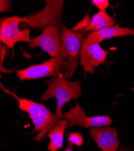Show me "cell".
I'll list each match as a JSON object with an SVG mask.
<instances>
[{
    "label": "cell",
    "mask_w": 134,
    "mask_h": 151,
    "mask_svg": "<svg viewBox=\"0 0 134 151\" xmlns=\"http://www.w3.org/2000/svg\"><path fill=\"white\" fill-rule=\"evenodd\" d=\"M1 86L5 93L11 95L18 102V108L28 113L34 125L32 133L39 132L32 140L40 142L45 135L53 129L60 119L44 105L26 98H20L15 93L7 90L2 85Z\"/></svg>",
    "instance_id": "obj_1"
},
{
    "label": "cell",
    "mask_w": 134,
    "mask_h": 151,
    "mask_svg": "<svg viewBox=\"0 0 134 151\" xmlns=\"http://www.w3.org/2000/svg\"><path fill=\"white\" fill-rule=\"evenodd\" d=\"M44 83L47 85V90L41 96L40 100L47 101L53 97L57 100L55 115L60 119L63 117V108L66 103H69L72 99L77 100L81 94V82L80 81H68L63 75L46 80Z\"/></svg>",
    "instance_id": "obj_2"
},
{
    "label": "cell",
    "mask_w": 134,
    "mask_h": 151,
    "mask_svg": "<svg viewBox=\"0 0 134 151\" xmlns=\"http://www.w3.org/2000/svg\"><path fill=\"white\" fill-rule=\"evenodd\" d=\"M61 28V58L67 63L63 72V76L70 80L77 70L79 65V53L86 36L85 31H74L66 27L62 23Z\"/></svg>",
    "instance_id": "obj_3"
},
{
    "label": "cell",
    "mask_w": 134,
    "mask_h": 151,
    "mask_svg": "<svg viewBox=\"0 0 134 151\" xmlns=\"http://www.w3.org/2000/svg\"><path fill=\"white\" fill-rule=\"evenodd\" d=\"M45 7L40 12L24 17L20 24L21 29L33 28L38 30H44L51 25L61 26L62 22L64 0H46Z\"/></svg>",
    "instance_id": "obj_4"
},
{
    "label": "cell",
    "mask_w": 134,
    "mask_h": 151,
    "mask_svg": "<svg viewBox=\"0 0 134 151\" xmlns=\"http://www.w3.org/2000/svg\"><path fill=\"white\" fill-rule=\"evenodd\" d=\"M67 63L62 58H51L42 64L30 66L23 70H16L21 81L38 79L46 77H57L63 75Z\"/></svg>",
    "instance_id": "obj_5"
},
{
    "label": "cell",
    "mask_w": 134,
    "mask_h": 151,
    "mask_svg": "<svg viewBox=\"0 0 134 151\" xmlns=\"http://www.w3.org/2000/svg\"><path fill=\"white\" fill-rule=\"evenodd\" d=\"M23 18L13 16L1 19L0 27V40L7 48L13 50L15 44L19 42L31 41L30 29L21 30L19 26Z\"/></svg>",
    "instance_id": "obj_6"
},
{
    "label": "cell",
    "mask_w": 134,
    "mask_h": 151,
    "mask_svg": "<svg viewBox=\"0 0 134 151\" xmlns=\"http://www.w3.org/2000/svg\"><path fill=\"white\" fill-rule=\"evenodd\" d=\"M60 26L51 25L42 30V33L28 42L30 49L40 47L43 52L48 53L51 58H61V35Z\"/></svg>",
    "instance_id": "obj_7"
},
{
    "label": "cell",
    "mask_w": 134,
    "mask_h": 151,
    "mask_svg": "<svg viewBox=\"0 0 134 151\" xmlns=\"http://www.w3.org/2000/svg\"><path fill=\"white\" fill-rule=\"evenodd\" d=\"M63 118L69 122L67 128L74 126H79L85 128L101 127L110 126L113 122L109 116H87L86 111L78 103L74 107L71 108L69 111L64 113Z\"/></svg>",
    "instance_id": "obj_8"
},
{
    "label": "cell",
    "mask_w": 134,
    "mask_h": 151,
    "mask_svg": "<svg viewBox=\"0 0 134 151\" xmlns=\"http://www.w3.org/2000/svg\"><path fill=\"white\" fill-rule=\"evenodd\" d=\"M109 53L99 44L89 45L84 41L81 48L80 64L83 67L84 73H89L90 74L94 73L96 67L105 62Z\"/></svg>",
    "instance_id": "obj_9"
},
{
    "label": "cell",
    "mask_w": 134,
    "mask_h": 151,
    "mask_svg": "<svg viewBox=\"0 0 134 151\" xmlns=\"http://www.w3.org/2000/svg\"><path fill=\"white\" fill-rule=\"evenodd\" d=\"M90 134L103 151H117L120 142L117 129L109 126L91 128Z\"/></svg>",
    "instance_id": "obj_10"
},
{
    "label": "cell",
    "mask_w": 134,
    "mask_h": 151,
    "mask_svg": "<svg viewBox=\"0 0 134 151\" xmlns=\"http://www.w3.org/2000/svg\"><path fill=\"white\" fill-rule=\"evenodd\" d=\"M127 36H134V29L119 27L118 25H117L113 27H106L98 31L90 32L87 35L84 42L89 45L99 44L106 40Z\"/></svg>",
    "instance_id": "obj_11"
},
{
    "label": "cell",
    "mask_w": 134,
    "mask_h": 151,
    "mask_svg": "<svg viewBox=\"0 0 134 151\" xmlns=\"http://www.w3.org/2000/svg\"><path fill=\"white\" fill-rule=\"evenodd\" d=\"M69 122L65 119H59L53 129L47 134L50 138V143L48 145V150L57 151L63 147V138L65 129L67 128Z\"/></svg>",
    "instance_id": "obj_12"
},
{
    "label": "cell",
    "mask_w": 134,
    "mask_h": 151,
    "mask_svg": "<svg viewBox=\"0 0 134 151\" xmlns=\"http://www.w3.org/2000/svg\"><path fill=\"white\" fill-rule=\"evenodd\" d=\"M115 24V19L109 16L106 10L99 11L93 15L89 25L84 31H98L106 27L114 26Z\"/></svg>",
    "instance_id": "obj_13"
},
{
    "label": "cell",
    "mask_w": 134,
    "mask_h": 151,
    "mask_svg": "<svg viewBox=\"0 0 134 151\" xmlns=\"http://www.w3.org/2000/svg\"><path fill=\"white\" fill-rule=\"evenodd\" d=\"M68 143L72 145H76L78 147L81 146L84 143L82 135L78 132H74L68 135Z\"/></svg>",
    "instance_id": "obj_14"
},
{
    "label": "cell",
    "mask_w": 134,
    "mask_h": 151,
    "mask_svg": "<svg viewBox=\"0 0 134 151\" xmlns=\"http://www.w3.org/2000/svg\"><path fill=\"white\" fill-rule=\"evenodd\" d=\"M7 48L6 45H2V42H1V46H0V71L4 73H11L13 72H16V70H8L6 68H3V62L4 60L6 53H7Z\"/></svg>",
    "instance_id": "obj_15"
},
{
    "label": "cell",
    "mask_w": 134,
    "mask_h": 151,
    "mask_svg": "<svg viewBox=\"0 0 134 151\" xmlns=\"http://www.w3.org/2000/svg\"><path fill=\"white\" fill-rule=\"evenodd\" d=\"M91 21V19L89 17V12H88L87 14L85 16L84 18L81 21L77 26L74 27L72 28V30L74 31H84L85 29H86L87 26L89 25L90 22Z\"/></svg>",
    "instance_id": "obj_16"
},
{
    "label": "cell",
    "mask_w": 134,
    "mask_h": 151,
    "mask_svg": "<svg viewBox=\"0 0 134 151\" xmlns=\"http://www.w3.org/2000/svg\"><path fill=\"white\" fill-rule=\"evenodd\" d=\"M92 4L96 6L99 11H105L106 8L110 6L108 0H93Z\"/></svg>",
    "instance_id": "obj_17"
},
{
    "label": "cell",
    "mask_w": 134,
    "mask_h": 151,
    "mask_svg": "<svg viewBox=\"0 0 134 151\" xmlns=\"http://www.w3.org/2000/svg\"><path fill=\"white\" fill-rule=\"evenodd\" d=\"M11 9V4L10 1L1 0L0 1V11L1 12H9Z\"/></svg>",
    "instance_id": "obj_18"
},
{
    "label": "cell",
    "mask_w": 134,
    "mask_h": 151,
    "mask_svg": "<svg viewBox=\"0 0 134 151\" xmlns=\"http://www.w3.org/2000/svg\"><path fill=\"white\" fill-rule=\"evenodd\" d=\"M118 151H132L130 147H121Z\"/></svg>",
    "instance_id": "obj_19"
},
{
    "label": "cell",
    "mask_w": 134,
    "mask_h": 151,
    "mask_svg": "<svg viewBox=\"0 0 134 151\" xmlns=\"http://www.w3.org/2000/svg\"><path fill=\"white\" fill-rule=\"evenodd\" d=\"M72 146H73V145H72L68 143V145H67V147L66 148V149L65 150V151H73Z\"/></svg>",
    "instance_id": "obj_20"
},
{
    "label": "cell",
    "mask_w": 134,
    "mask_h": 151,
    "mask_svg": "<svg viewBox=\"0 0 134 151\" xmlns=\"http://www.w3.org/2000/svg\"><path fill=\"white\" fill-rule=\"evenodd\" d=\"M132 90L133 91H134V87H133V88L132 89Z\"/></svg>",
    "instance_id": "obj_21"
}]
</instances>
